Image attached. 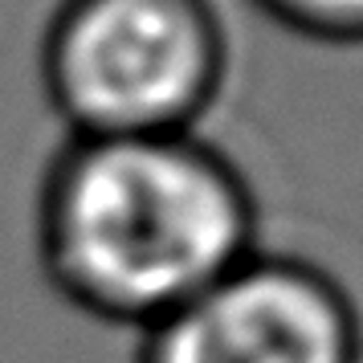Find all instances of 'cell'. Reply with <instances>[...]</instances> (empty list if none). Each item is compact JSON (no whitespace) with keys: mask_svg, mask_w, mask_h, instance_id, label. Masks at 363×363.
<instances>
[{"mask_svg":"<svg viewBox=\"0 0 363 363\" xmlns=\"http://www.w3.org/2000/svg\"><path fill=\"white\" fill-rule=\"evenodd\" d=\"M257 204L213 143L69 139L37 200V253L69 306L147 330L257 253Z\"/></svg>","mask_w":363,"mask_h":363,"instance_id":"cell-1","label":"cell"},{"mask_svg":"<svg viewBox=\"0 0 363 363\" xmlns=\"http://www.w3.org/2000/svg\"><path fill=\"white\" fill-rule=\"evenodd\" d=\"M225 69L213 0H62L41 37V82L69 139L192 131Z\"/></svg>","mask_w":363,"mask_h":363,"instance_id":"cell-2","label":"cell"},{"mask_svg":"<svg viewBox=\"0 0 363 363\" xmlns=\"http://www.w3.org/2000/svg\"><path fill=\"white\" fill-rule=\"evenodd\" d=\"M139 363H363V327L327 269L249 253L143 330Z\"/></svg>","mask_w":363,"mask_h":363,"instance_id":"cell-3","label":"cell"},{"mask_svg":"<svg viewBox=\"0 0 363 363\" xmlns=\"http://www.w3.org/2000/svg\"><path fill=\"white\" fill-rule=\"evenodd\" d=\"M253 4L298 37L330 45L363 41V0H253Z\"/></svg>","mask_w":363,"mask_h":363,"instance_id":"cell-4","label":"cell"}]
</instances>
